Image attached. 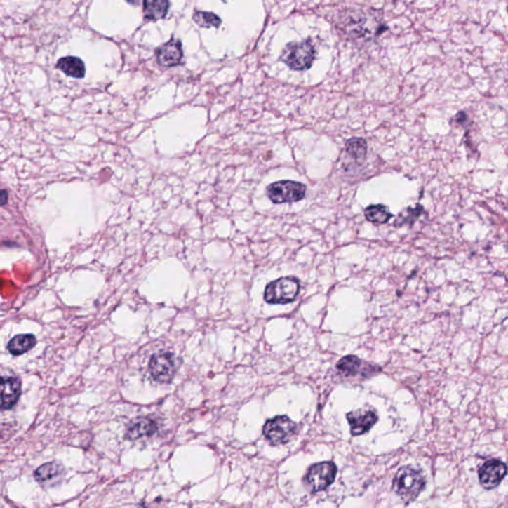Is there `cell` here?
<instances>
[{
    "label": "cell",
    "mask_w": 508,
    "mask_h": 508,
    "mask_svg": "<svg viewBox=\"0 0 508 508\" xmlns=\"http://www.w3.org/2000/svg\"><path fill=\"white\" fill-rule=\"evenodd\" d=\"M315 58L316 49L310 39L288 43L280 56V60L294 71L310 69Z\"/></svg>",
    "instance_id": "6da1fadb"
},
{
    "label": "cell",
    "mask_w": 508,
    "mask_h": 508,
    "mask_svg": "<svg viewBox=\"0 0 508 508\" xmlns=\"http://www.w3.org/2000/svg\"><path fill=\"white\" fill-rule=\"evenodd\" d=\"M424 486H425V479L420 472L410 467H403L395 474L392 488L402 500L409 503L414 502L419 497Z\"/></svg>",
    "instance_id": "7a4b0ae2"
},
{
    "label": "cell",
    "mask_w": 508,
    "mask_h": 508,
    "mask_svg": "<svg viewBox=\"0 0 508 508\" xmlns=\"http://www.w3.org/2000/svg\"><path fill=\"white\" fill-rule=\"evenodd\" d=\"M300 281L293 276L281 277L266 285L265 300L272 305H285L296 300L300 292Z\"/></svg>",
    "instance_id": "3957f363"
},
{
    "label": "cell",
    "mask_w": 508,
    "mask_h": 508,
    "mask_svg": "<svg viewBox=\"0 0 508 508\" xmlns=\"http://www.w3.org/2000/svg\"><path fill=\"white\" fill-rule=\"evenodd\" d=\"M306 190V186L300 182L283 180L268 186L266 194L274 203H295L305 198Z\"/></svg>",
    "instance_id": "277c9868"
},
{
    "label": "cell",
    "mask_w": 508,
    "mask_h": 508,
    "mask_svg": "<svg viewBox=\"0 0 508 508\" xmlns=\"http://www.w3.org/2000/svg\"><path fill=\"white\" fill-rule=\"evenodd\" d=\"M296 424L289 417L276 416L266 421L263 435L273 445L285 444L296 432Z\"/></svg>",
    "instance_id": "5b68a950"
},
{
    "label": "cell",
    "mask_w": 508,
    "mask_h": 508,
    "mask_svg": "<svg viewBox=\"0 0 508 508\" xmlns=\"http://www.w3.org/2000/svg\"><path fill=\"white\" fill-rule=\"evenodd\" d=\"M337 472V467L333 462L314 464L306 474V485L313 493L326 490L334 483Z\"/></svg>",
    "instance_id": "8992f818"
},
{
    "label": "cell",
    "mask_w": 508,
    "mask_h": 508,
    "mask_svg": "<svg viewBox=\"0 0 508 508\" xmlns=\"http://www.w3.org/2000/svg\"><path fill=\"white\" fill-rule=\"evenodd\" d=\"M335 368L345 377L370 378L381 373L380 366L366 363L356 356H344Z\"/></svg>",
    "instance_id": "52a82bcc"
},
{
    "label": "cell",
    "mask_w": 508,
    "mask_h": 508,
    "mask_svg": "<svg viewBox=\"0 0 508 508\" xmlns=\"http://www.w3.org/2000/svg\"><path fill=\"white\" fill-rule=\"evenodd\" d=\"M149 371L153 380L157 382L169 383L176 371L174 354L169 352L153 354L149 361Z\"/></svg>",
    "instance_id": "ba28073f"
},
{
    "label": "cell",
    "mask_w": 508,
    "mask_h": 508,
    "mask_svg": "<svg viewBox=\"0 0 508 508\" xmlns=\"http://www.w3.org/2000/svg\"><path fill=\"white\" fill-rule=\"evenodd\" d=\"M507 474V468L504 462L491 460L485 462L479 469V481L486 490H493L502 483Z\"/></svg>",
    "instance_id": "9c48e42d"
},
{
    "label": "cell",
    "mask_w": 508,
    "mask_h": 508,
    "mask_svg": "<svg viewBox=\"0 0 508 508\" xmlns=\"http://www.w3.org/2000/svg\"><path fill=\"white\" fill-rule=\"evenodd\" d=\"M347 419L351 425L352 436L363 435L368 432L378 420L377 414L373 410H359L349 412Z\"/></svg>",
    "instance_id": "30bf717a"
},
{
    "label": "cell",
    "mask_w": 508,
    "mask_h": 508,
    "mask_svg": "<svg viewBox=\"0 0 508 508\" xmlns=\"http://www.w3.org/2000/svg\"><path fill=\"white\" fill-rule=\"evenodd\" d=\"M21 395V382L14 376L1 377V408L11 410L18 402Z\"/></svg>",
    "instance_id": "8fae6325"
},
{
    "label": "cell",
    "mask_w": 508,
    "mask_h": 508,
    "mask_svg": "<svg viewBox=\"0 0 508 508\" xmlns=\"http://www.w3.org/2000/svg\"><path fill=\"white\" fill-rule=\"evenodd\" d=\"M158 431L156 422L148 417L134 419L126 427V439L135 441L143 437H151Z\"/></svg>",
    "instance_id": "7c38bea8"
},
{
    "label": "cell",
    "mask_w": 508,
    "mask_h": 508,
    "mask_svg": "<svg viewBox=\"0 0 508 508\" xmlns=\"http://www.w3.org/2000/svg\"><path fill=\"white\" fill-rule=\"evenodd\" d=\"M157 62L163 67H174L181 63L183 49L179 40L172 39L157 50Z\"/></svg>",
    "instance_id": "4fadbf2b"
},
{
    "label": "cell",
    "mask_w": 508,
    "mask_h": 508,
    "mask_svg": "<svg viewBox=\"0 0 508 508\" xmlns=\"http://www.w3.org/2000/svg\"><path fill=\"white\" fill-rule=\"evenodd\" d=\"M64 474V468L59 462H51L42 464L34 473V478L41 486L50 488L56 485L62 479Z\"/></svg>",
    "instance_id": "5bb4252c"
},
{
    "label": "cell",
    "mask_w": 508,
    "mask_h": 508,
    "mask_svg": "<svg viewBox=\"0 0 508 508\" xmlns=\"http://www.w3.org/2000/svg\"><path fill=\"white\" fill-rule=\"evenodd\" d=\"M366 21H368V18L363 15V12L361 13L359 11H351V13L347 14L342 23H344L347 33H349L352 37H363L368 34Z\"/></svg>",
    "instance_id": "9a60e30c"
},
{
    "label": "cell",
    "mask_w": 508,
    "mask_h": 508,
    "mask_svg": "<svg viewBox=\"0 0 508 508\" xmlns=\"http://www.w3.org/2000/svg\"><path fill=\"white\" fill-rule=\"evenodd\" d=\"M37 344L34 335L25 334L18 335L12 337L7 344V351L11 352L12 356H22L31 351Z\"/></svg>",
    "instance_id": "2e32d148"
},
{
    "label": "cell",
    "mask_w": 508,
    "mask_h": 508,
    "mask_svg": "<svg viewBox=\"0 0 508 508\" xmlns=\"http://www.w3.org/2000/svg\"><path fill=\"white\" fill-rule=\"evenodd\" d=\"M56 67L67 76H73V78L81 79L86 75L85 64H83V60L78 57H64L59 60Z\"/></svg>",
    "instance_id": "e0dca14e"
},
{
    "label": "cell",
    "mask_w": 508,
    "mask_h": 508,
    "mask_svg": "<svg viewBox=\"0 0 508 508\" xmlns=\"http://www.w3.org/2000/svg\"><path fill=\"white\" fill-rule=\"evenodd\" d=\"M170 2L166 0H146L143 2V14L148 20H159L167 15Z\"/></svg>",
    "instance_id": "ac0fdd59"
},
{
    "label": "cell",
    "mask_w": 508,
    "mask_h": 508,
    "mask_svg": "<svg viewBox=\"0 0 508 508\" xmlns=\"http://www.w3.org/2000/svg\"><path fill=\"white\" fill-rule=\"evenodd\" d=\"M347 155L358 164L366 161L368 155V143L363 138H354L349 139L346 143Z\"/></svg>",
    "instance_id": "d6986e66"
},
{
    "label": "cell",
    "mask_w": 508,
    "mask_h": 508,
    "mask_svg": "<svg viewBox=\"0 0 508 508\" xmlns=\"http://www.w3.org/2000/svg\"><path fill=\"white\" fill-rule=\"evenodd\" d=\"M364 215L368 222L376 225L387 224L392 218V213L383 205H371L364 210Z\"/></svg>",
    "instance_id": "ffe728a7"
},
{
    "label": "cell",
    "mask_w": 508,
    "mask_h": 508,
    "mask_svg": "<svg viewBox=\"0 0 508 508\" xmlns=\"http://www.w3.org/2000/svg\"><path fill=\"white\" fill-rule=\"evenodd\" d=\"M194 21L201 27H220L222 24V19L213 13V12L207 11H196L193 16Z\"/></svg>",
    "instance_id": "44dd1931"
},
{
    "label": "cell",
    "mask_w": 508,
    "mask_h": 508,
    "mask_svg": "<svg viewBox=\"0 0 508 508\" xmlns=\"http://www.w3.org/2000/svg\"><path fill=\"white\" fill-rule=\"evenodd\" d=\"M422 210H423V208H422L420 206H418V207L415 208H406V210H403V212L400 213L399 217H397V219L394 222L395 227H401V225L407 224H413V222L418 219L419 215H421Z\"/></svg>",
    "instance_id": "7402d4cb"
},
{
    "label": "cell",
    "mask_w": 508,
    "mask_h": 508,
    "mask_svg": "<svg viewBox=\"0 0 508 508\" xmlns=\"http://www.w3.org/2000/svg\"><path fill=\"white\" fill-rule=\"evenodd\" d=\"M0 199H1V205H6L7 201H8V193H7L6 190L1 191Z\"/></svg>",
    "instance_id": "603a6c76"
},
{
    "label": "cell",
    "mask_w": 508,
    "mask_h": 508,
    "mask_svg": "<svg viewBox=\"0 0 508 508\" xmlns=\"http://www.w3.org/2000/svg\"><path fill=\"white\" fill-rule=\"evenodd\" d=\"M143 508H146V507H143Z\"/></svg>",
    "instance_id": "cb8c5ba5"
}]
</instances>
